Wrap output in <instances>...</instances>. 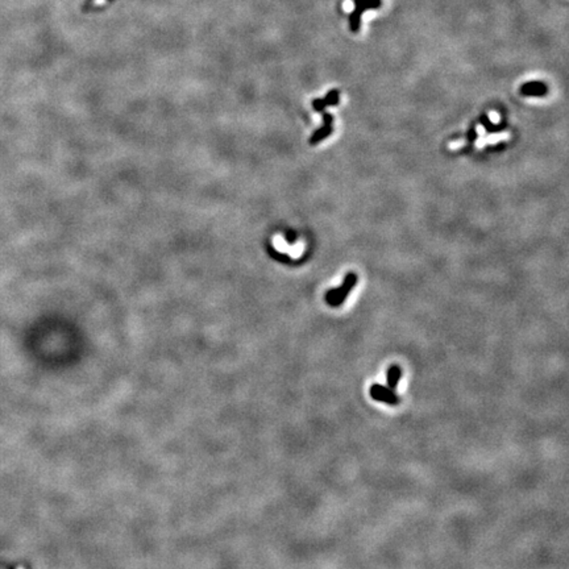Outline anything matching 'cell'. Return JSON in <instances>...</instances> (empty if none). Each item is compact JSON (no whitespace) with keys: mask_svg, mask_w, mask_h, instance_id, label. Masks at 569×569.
I'll list each match as a JSON object with an SVG mask.
<instances>
[{"mask_svg":"<svg viewBox=\"0 0 569 569\" xmlns=\"http://www.w3.org/2000/svg\"><path fill=\"white\" fill-rule=\"evenodd\" d=\"M356 282H357V276L353 272L346 273L343 285L340 287H335L331 289L326 293V302L331 307H339L343 302L345 301V298L349 295V293L352 292V289L355 287Z\"/></svg>","mask_w":569,"mask_h":569,"instance_id":"6da1fadb","label":"cell"},{"mask_svg":"<svg viewBox=\"0 0 569 569\" xmlns=\"http://www.w3.org/2000/svg\"><path fill=\"white\" fill-rule=\"evenodd\" d=\"M355 9L349 15V28L352 32H359L361 27V16L366 9L379 8L382 5V0H353Z\"/></svg>","mask_w":569,"mask_h":569,"instance_id":"7a4b0ae2","label":"cell"},{"mask_svg":"<svg viewBox=\"0 0 569 569\" xmlns=\"http://www.w3.org/2000/svg\"><path fill=\"white\" fill-rule=\"evenodd\" d=\"M369 393H370V397L373 398L374 401L381 402V403H386V405L396 406L399 403V401H401L398 394L396 393V390H393V389H390V387L387 386H383V385H379V383H374V385H372Z\"/></svg>","mask_w":569,"mask_h":569,"instance_id":"3957f363","label":"cell"},{"mask_svg":"<svg viewBox=\"0 0 569 569\" xmlns=\"http://www.w3.org/2000/svg\"><path fill=\"white\" fill-rule=\"evenodd\" d=\"M323 127L319 128L318 131H315L314 133H312V136H311L310 138V144H312V145H315V144H318V142H320L322 140H324V138H327L331 133H332L333 128H332V123H333V116L329 112H324L323 114Z\"/></svg>","mask_w":569,"mask_h":569,"instance_id":"277c9868","label":"cell"},{"mask_svg":"<svg viewBox=\"0 0 569 569\" xmlns=\"http://www.w3.org/2000/svg\"><path fill=\"white\" fill-rule=\"evenodd\" d=\"M548 88L543 82H527L520 87V94L524 96H544Z\"/></svg>","mask_w":569,"mask_h":569,"instance_id":"5b68a950","label":"cell"},{"mask_svg":"<svg viewBox=\"0 0 569 569\" xmlns=\"http://www.w3.org/2000/svg\"><path fill=\"white\" fill-rule=\"evenodd\" d=\"M402 377V369L398 365H392L389 366L386 373V381L387 387H390L393 390H396V387L398 386V383L401 381Z\"/></svg>","mask_w":569,"mask_h":569,"instance_id":"8992f818","label":"cell"},{"mask_svg":"<svg viewBox=\"0 0 569 569\" xmlns=\"http://www.w3.org/2000/svg\"><path fill=\"white\" fill-rule=\"evenodd\" d=\"M115 0H87L86 4L83 5V12H101V9H104L114 3Z\"/></svg>","mask_w":569,"mask_h":569,"instance_id":"52a82bcc","label":"cell"},{"mask_svg":"<svg viewBox=\"0 0 569 569\" xmlns=\"http://www.w3.org/2000/svg\"><path fill=\"white\" fill-rule=\"evenodd\" d=\"M480 121H481V124L483 125V128L486 129V132H489V133H496V132H500V131H502V129H505V127H503V125H497V124H493L486 114L481 115Z\"/></svg>","mask_w":569,"mask_h":569,"instance_id":"ba28073f","label":"cell"},{"mask_svg":"<svg viewBox=\"0 0 569 569\" xmlns=\"http://www.w3.org/2000/svg\"><path fill=\"white\" fill-rule=\"evenodd\" d=\"M339 101H340V91L339 90H331L323 99L326 107H328V105H336Z\"/></svg>","mask_w":569,"mask_h":569,"instance_id":"9c48e42d","label":"cell"},{"mask_svg":"<svg viewBox=\"0 0 569 569\" xmlns=\"http://www.w3.org/2000/svg\"><path fill=\"white\" fill-rule=\"evenodd\" d=\"M312 107H314V109L316 111V112H323L324 108H326V104H324L323 99H319V98H316V99H314V101H312Z\"/></svg>","mask_w":569,"mask_h":569,"instance_id":"30bf717a","label":"cell"},{"mask_svg":"<svg viewBox=\"0 0 569 569\" xmlns=\"http://www.w3.org/2000/svg\"><path fill=\"white\" fill-rule=\"evenodd\" d=\"M477 140V132H476V128L472 127L468 131V141L469 142H474Z\"/></svg>","mask_w":569,"mask_h":569,"instance_id":"8fae6325","label":"cell"}]
</instances>
